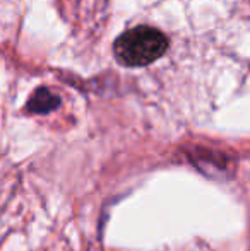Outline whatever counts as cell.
Here are the masks:
<instances>
[{
  "label": "cell",
  "mask_w": 250,
  "mask_h": 251,
  "mask_svg": "<svg viewBox=\"0 0 250 251\" xmlns=\"http://www.w3.org/2000/svg\"><path fill=\"white\" fill-rule=\"evenodd\" d=\"M60 106V96L48 87H38L26 102V111L31 115H48Z\"/></svg>",
  "instance_id": "obj_3"
},
{
  "label": "cell",
  "mask_w": 250,
  "mask_h": 251,
  "mask_svg": "<svg viewBox=\"0 0 250 251\" xmlns=\"http://www.w3.org/2000/svg\"><path fill=\"white\" fill-rule=\"evenodd\" d=\"M168 48V38L151 26H136L115 40L113 53L125 67H144L156 62Z\"/></svg>",
  "instance_id": "obj_1"
},
{
  "label": "cell",
  "mask_w": 250,
  "mask_h": 251,
  "mask_svg": "<svg viewBox=\"0 0 250 251\" xmlns=\"http://www.w3.org/2000/svg\"><path fill=\"white\" fill-rule=\"evenodd\" d=\"M190 161L202 175L214 179H228L235 173V162L220 151L195 149L190 154Z\"/></svg>",
  "instance_id": "obj_2"
}]
</instances>
